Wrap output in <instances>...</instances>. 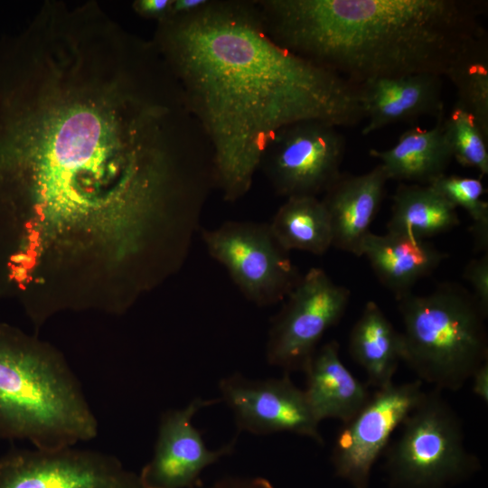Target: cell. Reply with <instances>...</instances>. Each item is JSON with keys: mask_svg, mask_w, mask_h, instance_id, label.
<instances>
[{"mask_svg": "<svg viewBox=\"0 0 488 488\" xmlns=\"http://www.w3.org/2000/svg\"><path fill=\"white\" fill-rule=\"evenodd\" d=\"M195 130L155 47L109 16L38 13L0 39V286L74 267L145 280L193 221Z\"/></svg>", "mask_w": 488, "mask_h": 488, "instance_id": "6da1fadb", "label": "cell"}, {"mask_svg": "<svg viewBox=\"0 0 488 488\" xmlns=\"http://www.w3.org/2000/svg\"><path fill=\"white\" fill-rule=\"evenodd\" d=\"M153 42L212 151L227 202L250 189L262 153L281 127L317 119L354 127L358 85L276 43L256 0H209L157 23Z\"/></svg>", "mask_w": 488, "mask_h": 488, "instance_id": "7a4b0ae2", "label": "cell"}, {"mask_svg": "<svg viewBox=\"0 0 488 488\" xmlns=\"http://www.w3.org/2000/svg\"><path fill=\"white\" fill-rule=\"evenodd\" d=\"M269 37L353 84L446 76L487 39L476 0H256Z\"/></svg>", "mask_w": 488, "mask_h": 488, "instance_id": "3957f363", "label": "cell"}, {"mask_svg": "<svg viewBox=\"0 0 488 488\" xmlns=\"http://www.w3.org/2000/svg\"><path fill=\"white\" fill-rule=\"evenodd\" d=\"M97 434L98 420L64 357L0 323V438L58 449Z\"/></svg>", "mask_w": 488, "mask_h": 488, "instance_id": "277c9868", "label": "cell"}, {"mask_svg": "<svg viewBox=\"0 0 488 488\" xmlns=\"http://www.w3.org/2000/svg\"><path fill=\"white\" fill-rule=\"evenodd\" d=\"M402 319L401 361L434 389L456 391L488 361L483 312L473 294L445 283L397 300Z\"/></svg>", "mask_w": 488, "mask_h": 488, "instance_id": "5b68a950", "label": "cell"}, {"mask_svg": "<svg viewBox=\"0 0 488 488\" xmlns=\"http://www.w3.org/2000/svg\"><path fill=\"white\" fill-rule=\"evenodd\" d=\"M386 447L393 481L405 488H440L478 465L467 450L462 420L441 390L424 393Z\"/></svg>", "mask_w": 488, "mask_h": 488, "instance_id": "8992f818", "label": "cell"}, {"mask_svg": "<svg viewBox=\"0 0 488 488\" xmlns=\"http://www.w3.org/2000/svg\"><path fill=\"white\" fill-rule=\"evenodd\" d=\"M202 238L208 253L258 306L285 300L302 277L268 223L226 221L215 229L202 230Z\"/></svg>", "mask_w": 488, "mask_h": 488, "instance_id": "52a82bcc", "label": "cell"}, {"mask_svg": "<svg viewBox=\"0 0 488 488\" xmlns=\"http://www.w3.org/2000/svg\"><path fill=\"white\" fill-rule=\"evenodd\" d=\"M350 290L319 267L310 268L272 318L267 361L285 373L305 371L324 333L338 324L350 302Z\"/></svg>", "mask_w": 488, "mask_h": 488, "instance_id": "ba28073f", "label": "cell"}, {"mask_svg": "<svg viewBox=\"0 0 488 488\" xmlns=\"http://www.w3.org/2000/svg\"><path fill=\"white\" fill-rule=\"evenodd\" d=\"M345 148V138L333 124L300 120L276 132L258 168L278 195L317 197L341 175Z\"/></svg>", "mask_w": 488, "mask_h": 488, "instance_id": "9c48e42d", "label": "cell"}, {"mask_svg": "<svg viewBox=\"0 0 488 488\" xmlns=\"http://www.w3.org/2000/svg\"><path fill=\"white\" fill-rule=\"evenodd\" d=\"M0 488H144L115 456L73 446L13 449L0 457Z\"/></svg>", "mask_w": 488, "mask_h": 488, "instance_id": "30bf717a", "label": "cell"}, {"mask_svg": "<svg viewBox=\"0 0 488 488\" xmlns=\"http://www.w3.org/2000/svg\"><path fill=\"white\" fill-rule=\"evenodd\" d=\"M419 380L377 389L337 434L332 463L336 474L356 488H365L377 458L393 432L424 395Z\"/></svg>", "mask_w": 488, "mask_h": 488, "instance_id": "8fae6325", "label": "cell"}, {"mask_svg": "<svg viewBox=\"0 0 488 488\" xmlns=\"http://www.w3.org/2000/svg\"><path fill=\"white\" fill-rule=\"evenodd\" d=\"M221 401L232 411L238 433L265 436L288 432L314 440L324 438L305 390L288 373L281 378L253 380L235 372L219 381Z\"/></svg>", "mask_w": 488, "mask_h": 488, "instance_id": "7c38bea8", "label": "cell"}, {"mask_svg": "<svg viewBox=\"0 0 488 488\" xmlns=\"http://www.w3.org/2000/svg\"><path fill=\"white\" fill-rule=\"evenodd\" d=\"M219 402L195 398L183 408L162 414L153 456L138 474L144 488H193L207 466L233 453L237 437L211 450L193 425L199 410Z\"/></svg>", "mask_w": 488, "mask_h": 488, "instance_id": "4fadbf2b", "label": "cell"}, {"mask_svg": "<svg viewBox=\"0 0 488 488\" xmlns=\"http://www.w3.org/2000/svg\"><path fill=\"white\" fill-rule=\"evenodd\" d=\"M442 76L416 73L368 80L358 84L364 118L362 135L423 116H445Z\"/></svg>", "mask_w": 488, "mask_h": 488, "instance_id": "5bb4252c", "label": "cell"}, {"mask_svg": "<svg viewBox=\"0 0 488 488\" xmlns=\"http://www.w3.org/2000/svg\"><path fill=\"white\" fill-rule=\"evenodd\" d=\"M388 177L381 164L362 174H341L321 200L328 213L332 246L361 256L385 195Z\"/></svg>", "mask_w": 488, "mask_h": 488, "instance_id": "9a60e30c", "label": "cell"}, {"mask_svg": "<svg viewBox=\"0 0 488 488\" xmlns=\"http://www.w3.org/2000/svg\"><path fill=\"white\" fill-rule=\"evenodd\" d=\"M379 281L395 298L412 293L414 286L432 274L447 255L427 240L391 233L370 232L361 246Z\"/></svg>", "mask_w": 488, "mask_h": 488, "instance_id": "2e32d148", "label": "cell"}, {"mask_svg": "<svg viewBox=\"0 0 488 488\" xmlns=\"http://www.w3.org/2000/svg\"><path fill=\"white\" fill-rule=\"evenodd\" d=\"M339 343L333 340L318 347L305 370L304 389L315 418L348 422L363 407L371 394L339 354Z\"/></svg>", "mask_w": 488, "mask_h": 488, "instance_id": "e0dca14e", "label": "cell"}, {"mask_svg": "<svg viewBox=\"0 0 488 488\" xmlns=\"http://www.w3.org/2000/svg\"><path fill=\"white\" fill-rule=\"evenodd\" d=\"M444 117L430 129L408 128L389 149L370 151L380 161L389 180L428 185L446 174L453 155L444 131Z\"/></svg>", "mask_w": 488, "mask_h": 488, "instance_id": "ac0fdd59", "label": "cell"}, {"mask_svg": "<svg viewBox=\"0 0 488 488\" xmlns=\"http://www.w3.org/2000/svg\"><path fill=\"white\" fill-rule=\"evenodd\" d=\"M349 352L376 389L393 382L401 361V337L380 307L368 301L349 336Z\"/></svg>", "mask_w": 488, "mask_h": 488, "instance_id": "d6986e66", "label": "cell"}, {"mask_svg": "<svg viewBox=\"0 0 488 488\" xmlns=\"http://www.w3.org/2000/svg\"><path fill=\"white\" fill-rule=\"evenodd\" d=\"M390 212L387 232L415 239L427 240L460 223L456 208L430 185L400 183Z\"/></svg>", "mask_w": 488, "mask_h": 488, "instance_id": "ffe728a7", "label": "cell"}, {"mask_svg": "<svg viewBox=\"0 0 488 488\" xmlns=\"http://www.w3.org/2000/svg\"><path fill=\"white\" fill-rule=\"evenodd\" d=\"M269 228L286 251L324 254L332 247L328 213L322 201L314 196H294L278 208Z\"/></svg>", "mask_w": 488, "mask_h": 488, "instance_id": "44dd1931", "label": "cell"}, {"mask_svg": "<svg viewBox=\"0 0 488 488\" xmlns=\"http://www.w3.org/2000/svg\"><path fill=\"white\" fill-rule=\"evenodd\" d=\"M456 89L455 105L474 118L488 139V48L487 39L457 61L446 74Z\"/></svg>", "mask_w": 488, "mask_h": 488, "instance_id": "7402d4cb", "label": "cell"}, {"mask_svg": "<svg viewBox=\"0 0 488 488\" xmlns=\"http://www.w3.org/2000/svg\"><path fill=\"white\" fill-rule=\"evenodd\" d=\"M430 185L455 208L466 211L473 221L470 228L477 250L488 249V203L482 199L484 188L481 180L444 174Z\"/></svg>", "mask_w": 488, "mask_h": 488, "instance_id": "603a6c76", "label": "cell"}, {"mask_svg": "<svg viewBox=\"0 0 488 488\" xmlns=\"http://www.w3.org/2000/svg\"><path fill=\"white\" fill-rule=\"evenodd\" d=\"M443 127L453 158L461 165L488 174V139L474 118L462 108L454 105Z\"/></svg>", "mask_w": 488, "mask_h": 488, "instance_id": "cb8c5ba5", "label": "cell"}, {"mask_svg": "<svg viewBox=\"0 0 488 488\" xmlns=\"http://www.w3.org/2000/svg\"><path fill=\"white\" fill-rule=\"evenodd\" d=\"M464 277L473 287V296L488 314V253L472 259L465 267Z\"/></svg>", "mask_w": 488, "mask_h": 488, "instance_id": "d4e9b609", "label": "cell"}, {"mask_svg": "<svg viewBox=\"0 0 488 488\" xmlns=\"http://www.w3.org/2000/svg\"><path fill=\"white\" fill-rule=\"evenodd\" d=\"M173 0H136L133 9L140 16L155 20L157 23L165 19L170 12Z\"/></svg>", "mask_w": 488, "mask_h": 488, "instance_id": "484cf974", "label": "cell"}, {"mask_svg": "<svg viewBox=\"0 0 488 488\" xmlns=\"http://www.w3.org/2000/svg\"><path fill=\"white\" fill-rule=\"evenodd\" d=\"M472 390L485 404L488 403V361L483 363L473 374Z\"/></svg>", "mask_w": 488, "mask_h": 488, "instance_id": "4316f807", "label": "cell"}, {"mask_svg": "<svg viewBox=\"0 0 488 488\" xmlns=\"http://www.w3.org/2000/svg\"><path fill=\"white\" fill-rule=\"evenodd\" d=\"M209 0H173L167 17H177L193 14L208 4Z\"/></svg>", "mask_w": 488, "mask_h": 488, "instance_id": "83f0119b", "label": "cell"}]
</instances>
